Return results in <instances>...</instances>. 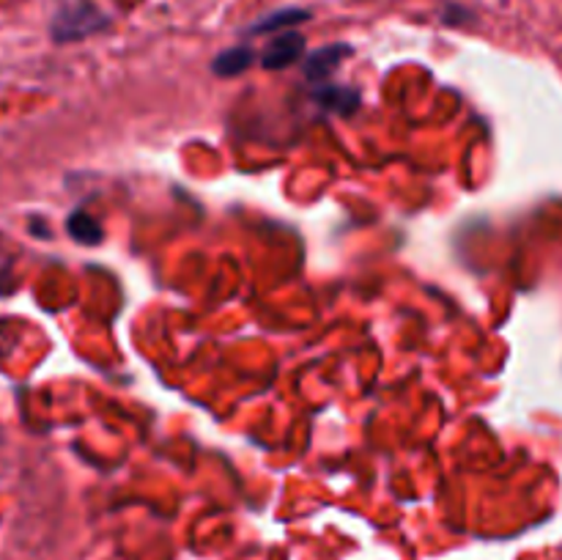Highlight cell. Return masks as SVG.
<instances>
[{
    "mask_svg": "<svg viewBox=\"0 0 562 560\" xmlns=\"http://www.w3.org/2000/svg\"><path fill=\"white\" fill-rule=\"evenodd\" d=\"M9 280V261H5L3 256H0V283H5ZM0 294H5L3 285H0Z\"/></svg>",
    "mask_w": 562,
    "mask_h": 560,
    "instance_id": "ba28073f",
    "label": "cell"
},
{
    "mask_svg": "<svg viewBox=\"0 0 562 560\" xmlns=\"http://www.w3.org/2000/svg\"><path fill=\"white\" fill-rule=\"evenodd\" d=\"M305 55V38L296 31H283L263 47L261 66L263 69H289Z\"/></svg>",
    "mask_w": 562,
    "mask_h": 560,
    "instance_id": "7a4b0ae2",
    "label": "cell"
},
{
    "mask_svg": "<svg viewBox=\"0 0 562 560\" xmlns=\"http://www.w3.org/2000/svg\"><path fill=\"white\" fill-rule=\"evenodd\" d=\"M0 443H3V434H0Z\"/></svg>",
    "mask_w": 562,
    "mask_h": 560,
    "instance_id": "9c48e42d",
    "label": "cell"
},
{
    "mask_svg": "<svg viewBox=\"0 0 562 560\" xmlns=\"http://www.w3.org/2000/svg\"><path fill=\"white\" fill-rule=\"evenodd\" d=\"M104 25H108V16L91 0H77L58 11L53 22V36L55 42H77V38L102 31Z\"/></svg>",
    "mask_w": 562,
    "mask_h": 560,
    "instance_id": "6da1fadb",
    "label": "cell"
},
{
    "mask_svg": "<svg viewBox=\"0 0 562 560\" xmlns=\"http://www.w3.org/2000/svg\"><path fill=\"white\" fill-rule=\"evenodd\" d=\"M252 64H256V53H252L250 47H245V44H239V47L223 49V53L214 58L212 71L217 77H236L241 75V71L250 69Z\"/></svg>",
    "mask_w": 562,
    "mask_h": 560,
    "instance_id": "8992f818",
    "label": "cell"
},
{
    "mask_svg": "<svg viewBox=\"0 0 562 560\" xmlns=\"http://www.w3.org/2000/svg\"><path fill=\"white\" fill-rule=\"evenodd\" d=\"M316 102L322 104L324 110L349 115L360 108V91L349 86H329V82H324V86L316 91Z\"/></svg>",
    "mask_w": 562,
    "mask_h": 560,
    "instance_id": "277c9868",
    "label": "cell"
},
{
    "mask_svg": "<svg viewBox=\"0 0 562 560\" xmlns=\"http://www.w3.org/2000/svg\"><path fill=\"white\" fill-rule=\"evenodd\" d=\"M351 55V47L349 44H327V47H318L313 49L311 55L305 58V64H302V71H305V77L311 82H327L329 77L338 71V66L344 64L346 58Z\"/></svg>",
    "mask_w": 562,
    "mask_h": 560,
    "instance_id": "3957f363",
    "label": "cell"
},
{
    "mask_svg": "<svg viewBox=\"0 0 562 560\" xmlns=\"http://www.w3.org/2000/svg\"><path fill=\"white\" fill-rule=\"evenodd\" d=\"M305 20H311V11L280 9V11H272V14H267L263 20L252 22V25L247 27V36H261V33H278V31L283 33L285 27H294Z\"/></svg>",
    "mask_w": 562,
    "mask_h": 560,
    "instance_id": "5b68a950",
    "label": "cell"
},
{
    "mask_svg": "<svg viewBox=\"0 0 562 560\" xmlns=\"http://www.w3.org/2000/svg\"><path fill=\"white\" fill-rule=\"evenodd\" d=\"M66 228H69L71 239L82 242V245H99V242H102V225H99L91 214L82 212V209L71 212Z\"/></svg>",
    "mask_w": 562,
    "mask_h": 560,
    "instance_id": "52a82bcc",
    "label": "cell"
}]
</instances>
